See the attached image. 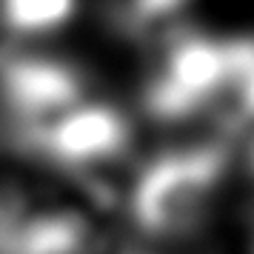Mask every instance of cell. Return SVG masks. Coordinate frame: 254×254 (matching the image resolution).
I'll return each instance as SVG.
<instances>
[{
  "instance_id": "6da1fadb",
  "label": "cell",
  "mask_w": 254,
  "mask_h": 254,
  "mask_svg": "<svg viewBox=\"0 0 254 254\" xmlns=\"http://www.w3.org/2000/svg\"><path fill=\"white\" fill-rule=\"evenodd\" d=\"M229 169L226 140L191 143L146 163L128 189L134 229L149 237H180L203 223Z\"/></svg>"
},
{
  "instance_id": "7a4b0ae2",
  "label": "cell",
  "mask_w": 254,
  "mask_h": 254,
  "mask_svg": "<svg viewBox=\"0 0 254 254\" xmlns=\"http://www.w3.org/2000/svg\"><path fill=\"white\" fill-rule=\"evenodd\" d=\"M254 69V40H226L200 32L174 35L157 58L146 86V109L154 120L174 123L206 112L234 94Z\"/></svg>"
},
{
  "instance_id": "3957f363",
  "label": "cell",
  "mask_w": 254,
  "mask_h": 254,
  "mask_svg": "<svg viewBox=\"0 0 254 254\" xmlns=\"http://www.w3.org/2000/svg\"><path fill=\"white\" fill-rule=\"evenodd\" d=\"M0 97L23 143L46 128L58 115L86 100L83 77L60 60L35 55L0 58Z\"/></svg>"
},
{
  "instance_id": "277c9868",
  "label": "cell",
  "mask_w": 254,
  "mask_h": 254,
  "mask_svg": "<svg viewBox=\"0 0 254 254\" xmlns=\"http://www.w3.org/2000/svg\"><path fill=\"white\" fill-rule=\"evenodd\" d=\"M131 143V123L126 115L103 100H80L46 128H40L29 146L66 169H94L120 157Z\"/></svg>"
},
{
  "instance_id": "5b68a950",
  "label": "cell",
  "mask_w": 254,
  "mask_h": 254,
  "mask_svg": "<svg viewBox=\"0 0 254 254\" xmlns=\"http://www.w3.org/2000/svg\"><path fill=\"white\" fill-rule=\"evenodd\" d=\"M77 6L80 0H0V23L12 35H49L71 23Z\"/></svg>"
},
{
  "instance_id": "8992f818",
  "label": "cell",
  "mask_w": 254,
  "mask_h": 254,
  "mask_svg": "<svg viewBox=\"0 0 254 254\" xmlns=\"http://www.w3.org/2000/svg\"><path fill=\"white\" fill-rule=\"evenodd\" d=\"M231 103H234V123L243 126V123H254V69L237 83V89L231 94Z\"/></svg>"
},
{
  "instance_id": "52a82bcc",
  "label": "cell",
  "mask_w": 254,
  "mask_h": 254,
  "mask_svg": "<svg viewBox=\"0 0 254 254\" xmlns=\"http://www.w3.org/2000/svg\"><path fill=\"white\" fill-rule=\"evenodd\" d=\"M246 166L254 174V140H249V149H246Z\"/></svg>"
}]
</instances>
